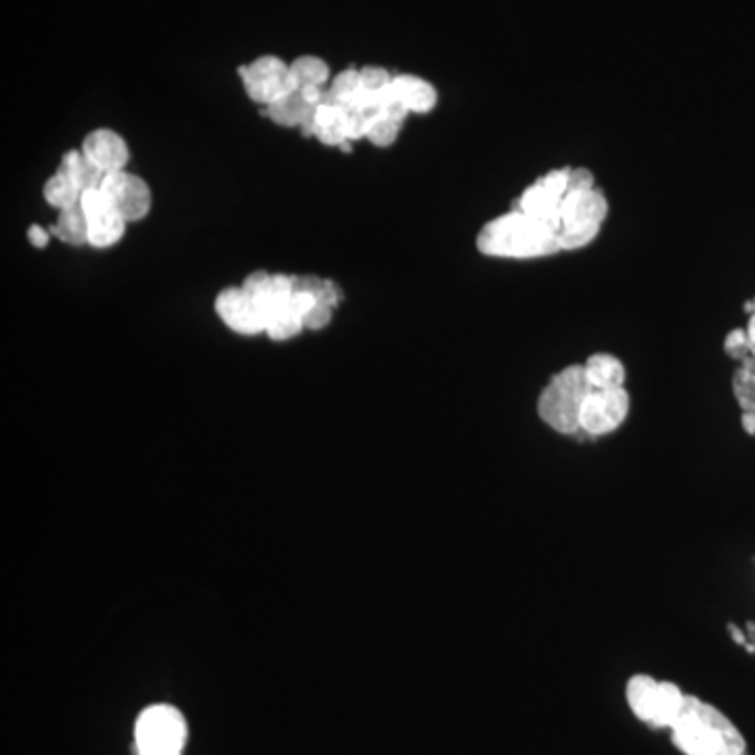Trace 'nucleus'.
Segmentation results:
<instances>
[{
	"label": "nucleus",
	"instance_id": "obj_1",
	"mask_svg": "<svg viewBox=\"0 0 755 755\" xmlns=\"http://www.w3.org/2000/svg\"><path fill=\"white\" fill-rule=\"evenodd\" d=\"M477 248L485 256L508 261H529L563 252L558 240V221L533 217L516 208L481 227Z\"/></svg>",
	"mask_w": 755,
	"mask_h": 755
},
{
	"label": "nucleus",
	"instance_id": "obj_12",
	"mask_svg": "<svg viewBox=\"0 0 755 755\" xmlns=\"http://www.w3.org/2000/svg\"><path fill=\"white\" fill-rule=\"evenodd\" d=\"M393 91L403 101L409 114H430L437 107V89L428 80L412 74L393 76Z\"/></svg>",
	"mask_w": 755,
	"mask_h": 755
},
{
	"label": "nucleus",
	"instance_id": "obj_9",
	"mask_svg": "<svg viewBox=\"0 0 755 755\" xmlns=\"http://www.w3.org/2000/svg\"><path fill=\"white\" fill-rule=\"evenodd\" d=\"M569 175V166L550 170L548 175L533 181L521 196L514 200L512 208L533 214V217L558 221L560 206H563V200L569 193Z\"/></svg>",
	"mask_w": 755,
	"mask_h": 755
},
{
	"label": "nucleus",
	"instance_id": "obj_16",
	"mask_svg": "<svg viewBox=\"0 0 755 755\" xmlns=\"http://www.w3.org/2000/svg\"><path fill=\"white\" fill-rule=\"evenodd\" d=\"M49 231L68 246H89V217L80 204L61 210L57 223Z\"/></svg>",
	"mask_w": 755,
	"mask_h": 755
},
{
	"label": "nucleus",
	"instance_id": "obj_24",
	"mask_svg": "<svg viewBox=\"0 0 755 755\" xmlns=\"http://www.w3.org/2000/svg\"><path fill=\"white\" fill-rule=\"evenodd\" d=\"M724 351L730 359H735L739 363H743L745 359H749L753 355V349H751V342H749V336H747V330H732L728 332L726 340H724Z\"/></svg>",
	"mask_w": 755,
	"mask_h": 755
},
{
	"label": "nucleus",
	"instance_id": "obj_30",
	"mask_svg": "<svg viewBox=\"0 0 755 755\" xmlns=\"http://www.w3.org/2000/svg\"><path fill=\"white\" fill-rule=\"evenodd\" d=\"M49 237H51V231H47V229H42L40 225H32L30 229H28V242L36 248V250H42V248H47V244H49Z\"/></svg>",
	"mask_w": 755,
	"mask_h": 755
},
{
	"label": "nucleus",
	"instance_id": "obj_17",
	"mask_svg": "<svg viewBox=\"0 0 755 755\" xmlns=\"http://www.w3.org/2000/svg\"><path fill=\"white\" fill-rule=\"evenodd\" d=\"M311 112L313 107L300 97L298 91L267 105V116L284 128H300V124L311 116Z\"/></svg>",
	"mask_w": 755,
	"mask_h": 755
},
{
	"label": "nucleus",
	"instance_id": "obj_26",
	"mask_svg": "<svg viewBox=\"0 0 755 755\" xmlns=\"http://www.w3.org/2000/svg\"><path fill=\"white\" fill-rule=\"evenodd\" d=\"M80 208L86 212V217H95V214L110 210L112 206H110V202H107V198H105V193L101 191V187H93V189L82 191Z\"/></svg>",
	"mask_w": 755,
	"mask_h": 755
},
{
	"label": "nucleus",
	"instance_id": "obj_20",
	"mask_svg": "<svg viewBox=\"0 0 755 755\" xmlns=\"http://www.w3.org/2000/svg\"><path fill=\"white\" fill-rule=\"evenodd\" d=\"M290 70L298 82V89L300 86H309V84H315V86H326L328 80H330V68L328 63L315 57V55H302L298 59H294L290 63Z\"/></svg>",
	"mask_w": 755,
	"mask_h": 755
},
{
	"label": "nucleus",
	"instance_id": "obj_21",
	"mask_svg": "<svg viewBox=\"0 0 755 755\" xmlns=\"http://www.w3.org/2000/svg\"><path fill=\"white\" fill-rule=\"evenodd\" d=\"M361 91V76H359V70L355 68H349L340 72L332 82H330V89H326V101L342 107V110H349L351 107V101L355 99V95Z\"/></svg>",
	"mask_w": 755,
	"mask_h": 755
},
{
	"label": "nucleus",
	"instance_id": "obj_22",
	"mask_svg": "<svg viewBox=\"0 0 755 755\" xmlns=\"http://www.w3.org/2000/svg\"><path fill=\"white\" fill-rule=\"evenodd\" d=\"M300 330H305V323H302V317L292 313L290 307L284 309L282 313H277L275 317L269 319L267 328H265V334L271 338V340H290L294 338L296 334H300Z\"/></svg>",
	"mask_w": 755,
	"mask_h": 755
},
{
	"label": "nucleus",
	"instance_id": "obj_4",
	"mask_svg": "<svg viewBox=\"0 0 755 755\" xmlns=\"http://www.w3.org/2000/svg\"><path fill=\"white\" fill-rule=\"evenodd\" d=\"M609 200L598 187L586 191H569L558 212L560 250H581L590 246L602 223L607 221Z\"/></svg>",
	"mask_w": 755,
	"mask_h": 755
},
{
	"label": "nucleus",
	"instance_id": "obj_14",
	"mask_svg": "<svg viewBox=\"0 0 755 755\" xmlns=\"http://www.w3.org/2000/svg\"><path fill=\"white\" fill-rule=\"evenodd\" d=\"M57 172L61 177H66L68 181H72L80 191H86V189H93V187H99L101 181H103V172L84 156L82 149H70L63 154L59 166H57Z\"/></svg>",
	"mask_w": 755,
	"mask_h": 755
},
{
	"label": "nucleus",
	"instance_id": "obj_32",
	"mask_svg": "<svg viewBox=\"0 0 755 755\" xmlns=\"http://www.w3.org/2000/svg\"><path fill=\"white\" fill-rule=\"evenodd\" d=\"M747 336H749V342H751V349L755 353V313L749 315V321H747Z\"/></svg>",
	"mask_w": 755,
	"mask_h": 755
},
{
	"label": "nucleus",
	"instance_id": "obj_13",
	"mask_svg": "<svg viewBox=\"0 0 755 755\" xmlns=\"http://www.w3.org/2000/svg\"><path fill=\"white\" fill-rule=\"evenodd\" d=\"M586 382L592 391H609L625 386V365L609 353H594L584 363Z\"/></svg>",
	"mask_w": 755,
	"mask_h": 755
},
{
	"label": "nucleus",
	"instance_id": "obj_6",
	"mask_svg": "<svg viewBox=\"0 0 755 755\" xmlns=\"http://www.w3.org/2000/svg\"><path fill=\"white\" fill-rule=\"evenodd\" d=\"M187 741V724L172 705H151L141 711L135 724L139 755H181Z\"/></svg>",
	"mask_w": 755,
	"mask_h": 755
},
{
	"label": "nucleus",
	"instance_id": "obj_29",
	"mask_svg": "<svg viewBox=\"0 0 755 755\" xmlns=\"http://www.w3.org/2000/svg\"><path fill=\"white\" fill-rule=\"evenodd\" d=\"M596 187L594 172L588 168H571L569 175V191H586Z\"/></svg>",
	"mask_w": 755,
	"mask_h": 755
},
{
	"label": "nucleus",
	"instance_id": "obj_10",
	"mask_svg": "<svg viewBox=\"0 0 755 755\" xmlns=\"http://www.w3.org/2000/svg\"><path fill=\"white\" fill-rule=\"evenodd\" d=\"M214 311L223 319L227 328H231L237 334L254 336L261 334L267 328V321L254 307V302L246 296L242 286H231L217 294L214 300Z\"/></svg>",
	"mask_w": 755,
	"mask_h": 755
},
{
	"label": "nucleus",
	"instance_id": "obj_19",
	"mask_svg": "<svg viewBox=\"0 0 755 755\" xmlns=\"http://www.w3.org/2000/svg\"><path fill=\"white\" fill-rule=\"evenodd\" d=\"M732 393L743 412L755 414V357L745 359L732 376Z\"/></svg>",
	"mask_w": 755,
	"mask_h": 755
},
{
	"label": "nucleus",
	"instance_id": "obj_3",
	"mask_svg": "<svg viewBox=\"0 0 755 755\" xmlns=\"http://www.w3.org/2000/svg\"><path fill=\"white\" fill-rule=\"evenodd\" d=\"M590 393L584 365H569L556 372L537 399V414L558 435L581 433V407Z\"/></svg>",
	"mask_w": 755,
	"mask_h": 755
},
{
	"label": "nucleus",
	"instance_id": "obj_33",
	"mask_svg": "<svg viewBox=\"0 0 755 755\" xmlns=\"http://www.w3.org/2000/svg\"><path fill=\"white\" fill-rule=\"evenodd\" d=\"M745 311H747L749 315H753V313H755V296H753L751 300H747V302H745Z\"/></svg>",
	"mask_w": 755,
	"mask_h": 755
},
{
	"label": "nucleus",
	"instance_id": "obj_11",
	"mask_svg": "<svg viewBox=\"0 0 755 755\" xmlns=\"http://www.w3.org/2000/svg\"><path fill=\"white\" fill-rule=\"evenodd\" d=\"M80 149L103 175L126 170V164L131 160V151H128L126 141L112 128H95V131L84 137Z\"/></svg>",
	"mask_w": 755,
	"mask_h": 755
},
{
	"label": "nucleus",
	"instance_id": "obj_27",
	"mask_svg": "<svg viewBox=\"0 0 755 755\" xmlns=\"http://www.w3.org/2000/svg\"><path fill=\"white\" fill-rule=\"evenodd\" d=\"M332 313H334V309L330 305H326V302H315V307L305 317H302L305 330L317 332V330L328 328L330 321H332Z\"/></svg>",
	"mask_w": 755,
	"mask_h": 755
},
{
	"label": "nucleus",
	"instance_id": "obj_15",
	"mask_svg": "<svg viewBox=\"0 0 755 755\" xmlns=\"http://www.w3.org/2000/svg\"><path fill=\"white\" fill-rule=\"evenodd\" d=\"M126 221L112 208L89 217V246L103 250L116 246L126 231Z\"/></svg>",
	"mask_w": 755,
	"mask_h": 755
},
{
	"label": "nucleus",
	"instance_id": "obj_5",
	"mask_svg": "<svg viewBox=\"0 0 755 755\" xmlns=\"http://www.w3.org/2000/svg\"><path fill=\"white\" fill-rule=\"evenodd\" d=\"M625 699L632 714L651 728H672L686 695L672 682H661L646 674L632 676L625 686Z\"/></svg>",
	"mask_w": 755,
	"mask_h": 755
},
{
	"label": "nucleus",
	"instance_id": "obj_31",
	"mask_svg": "<svg viewBox=\"0 0 755 755\" xmlns=\"http://www.w3.org/2000/svg\"><path fill=\"white\" fill-rule=\"evenodd\" d=\"M741 424H743V430L749 435V437H755V414L751 412H743L741 416Z\"/></svg>",
	"mask_w": 755,
	"mask_h": 755
},
{
	"label": "nucleus",
	"instance_id": "obj_23",
	"mask_svg": "<svg viewBox=\"0 0 755 755\" xmlns=\"http://www.w3.org/2000/svg\"><path fill=\"white\" fill-rule=\"evenodd\" d=\"M401 122L388 118V116H382L378 114L370 128H368V135H365V139H368L372 145L376 147H391L397 139H399V133H401Z\"/></svg>",
	"mask_w": 755,
	"mask_h": 755
},
{
	"label": "nucleus",
	"instance_id": "obj_18",
	"mask_svg": "<svg viewBox=\"0 0 755 755\" xmlns=\"http://www.w3.org/2000/svg\"><path fill=\"white\" fill-rule=\"evenodd\" d=\"M42 196H45L49 206L61 212V210L78 206L82 191L72 181H68L66 177H61L59 172H55V175L45 183V187H42Z\"/></svg>",
	"mask_w": 755,
	"mask_h": 755
},
{
	"label": "nucleus",
	"instance_id": "obj_25",
	"mask_svg": "<svg viewBox=\"0 0 755 755\" xmlns=\"http://www.w3.org/2000/svg\"><path fill=\"white\" fill-rule=\"evenodd\" d=\"M359 76H361V89L372 91V93L384 91L386 86L393 82V76L380 66H365L359 70Z\"/></svg>",
	"mask_w": 755,
	"mask_h": 755
},
{
	"label": "nucleus",
	"instance_id": "obj_8",
	"mask_svg": "<svg viewBox=\"0 0 755 755\" xmlns=\"http://www.w3.org/2000/svg\"><path fill=\"white\" fill-rule=\"evenodd\" d=\"M99 187L105 193L112 210L118 212L126 223L143 221L151 210V189L133 172H110V175L103 177Z\"/></svg>",
	"mask_w": 755,
	"mask_h": 755
},
{
	"label": "nucleus",
	"instance_id": "obj_2",
	"mask_svg": "<svg viewBox=\"0 0 755 755\" xmlns=\"http://www.w3.org/2000/svg\"><path fill=\"white\" fill-rule=\"evenodd\" d=\"M672 741L682 755H745L747 743L741 730L714 705L686 695Z\"/></svg>",
	"mask_w": 755,
	"mask_h": 755
},
{
	"label": "nucleus",
	"instance_id": "obj_28",
	"mask_svg": "<svg viewBox=\"0 0 755 755\" xmlns=\"http://www.w3.org/2000/svg\"><path fill=\"white\" fill-rule=\"evenodd\" d=\"M269 284H271V273L267 271H252L244 282H242V290L254 298V296H261L269 290Z\"/></svg>",
	"mask_w": 755,
	"mask_h": 755
},
{
	"label": "nucleus",
	"instance_id": "obj_7",
	"mask_svg": "<svg viewBox=\"0 0 755 755\" xmlns=\"http://www.w3.org/2000/svg\"><path fill=\"white\" fill-rule=\"evenodd\" d=\"M630 395L623 388H609V391H592L581 407L579 428L588 437L611 435L625 422L630 414Z\"/></svg>",
	"mask_w": 755,
	"mask_h": 755
}]
</instances>
